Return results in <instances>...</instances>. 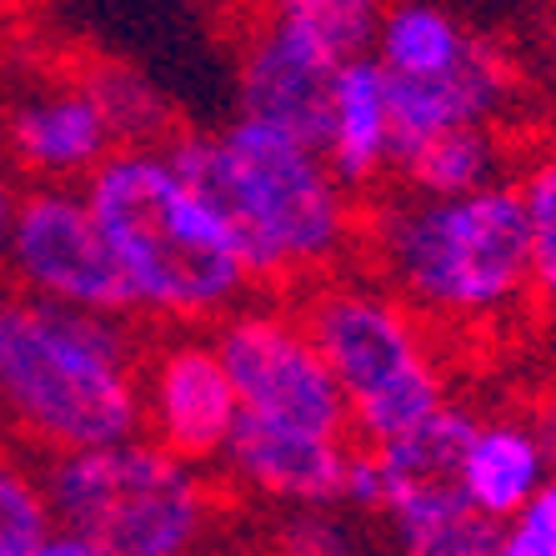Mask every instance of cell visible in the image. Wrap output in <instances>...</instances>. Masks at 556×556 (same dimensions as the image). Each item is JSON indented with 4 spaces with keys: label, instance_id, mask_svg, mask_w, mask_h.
<instances>
[{
    "label": "cell",
    "instance_id": "cell-1",
    "mask_svg": "<svg viewBox=\"0 0 556 556\" xmlns=\"http://www.w3.org/2000/svg\"><path fill=\"white\" fill-rule=\"evenodd\" d=\"M166 151L231 236L256 291H306L356 261L362 195L337 181L321 146L236 111L220 130L166 136Z\"/></svg>",
    "mask_w": 556,
    "mask_h": 556
},
{
    "label": "cell",
    "instance_id": "cell-2",
    "mask_svg": "<svg viewBox=\"0 0 556 556\" xmlns=\"http://www.w3.org/2000/svg\"><path fill=\"white\" fill-rule=\"evenodd\" d=\"M356 256L431 331L492 337L531 311V236L517 181L462 195L391 186L362 206Z\"/></svg>",
    "mask_w": 556,
    "mask_h": 556
},
{
    "label": "cell",
    "instance_id": "cell-3",
    "mask_svg": "<svg viewBox=\"0 0 556 556\" xmlns=\"http://www.w3.org/2000/svg\"><path fill=\"white\" fill-rule=\"evenodd\" d=\"M141 341L130 316L0 286V431L26 452H80L141 431Z\"/></svg>",
    "mask_w": 556,
    "mask_h": 556
},
{
    "label": "cell",
    "instance_id": "cell-4",
    "mask_svg": "<svg viewBox=\"0 0 556 556\" xmlns=\"http://www.w3.org/2000/svg\"><path fill=\"white\" fill-rule=\"evenodd\" d=\"M86 201L130 291V316L151 326H216L247 301V266L231 236L186 186L166 141L116 146L86 176Z\"/></svg>",
    "mask_w": 556,
    "mask_h": 556
},
{
    "label": "cell",
    "instance_id": "cell-5",
    "mask_svg": "<svg viewBox=\"0 0 556 556\" xmlns=\"http://www.w3.org/2000/svg\"><path fill=\"white\" fill-rule=\"evenodd\" d=\"M55 531L40 556H186L216 536L211 466L166 452L146 431L46 456Z\"/></svg>",
    "mask_w": 556,
    "mask_h": 556
},
{
    "label": "cell",
    "instance_id": "cell-6",
    "mask_svg": "<svg viewBox=\"0 0 556 556\" xmlns=\"http://www.w3.org/2000/svg\"><path fill=\"white\" fill-rule=\"evenodd\" d=\"M301 321L337 376L356 446L406 437L452 396L437 331L371 271L341 266L311 281Z\"/></svg>",
    "mask_w": 556,
    "mask_h": 556
},
{
    "label": "cell",
    "instance_id": "cell-7",
    "mask_svg": "<svg viewBox=\"0 0 556 556\" xmlns=\"http://www.w3.org/2000/svg\"><path fill=\"white\" fill-rule=\"evenodd\" d=\"M220 362L231 371L241 416L261 421H286V427L346 431V402L326 356L316 351L301 306H286L276 291L236 301L216 326H211Z\"/></svg>",
    "mask_w": 556,
    "mask_h": 556
},
{
    "label": "cell",
    "instance_id": "cell-8",
    "mask_svg": "<svg viewBox=\"0 0 556 556\" xmlns=\"http://www.w3.org/2000/svg\"><path fill=\"white\" fill-rule=\"evenodd\" d=\"M0 276L21 286V291H30V296L61 301V306L130 316L126 276H121L116 256H111V241H105L91 201H86V186L71 181L21 186Z\"/></svg>",
    "mask_w": 556,
    "mask_h": 556
},
{
    "label": "cell",
    "instance_id": "cell-9",
    "mask_svg": "<svg viewBox=\"0 0 556 556\" xmlns=\"http://www.w3.org/2000/svg\"><path fill=\"white\" fill-rule=\"evenodd\" d=\"M236 421L241 402L211 326H170L166 341L141 351V431L151 441L216 471Z\"/></svg>",
    "mask_w": 556,
    "mask_h": 556
},
{
    "label": "cell",
    "instance_id": "cell-10",
    "mask_svg": "<svg viewBox=\"0 0 556 556\" xmlns=\"http://www.w3.org/2000/svg\"><path fill=\"white\" fill-rule=\"evenodd\" d=\"M351 446L356 441L346 431L286 427V421L241 416L216 471L236 496L271 506V511L341 506V477H346Z\"/></svg>",
    "mask_w": 556,
    "mask_h": 556
},
{
    "label": "cell",
    "instance_id": "cell-11",
    "mask_svg": "<svg viewBox=\"0 0 556 556\" xmlns=\"http://www.w3.org/2000/svg\"><path fill=\"white\" fill-rule=\"evenodd\" d=\"M111 151H116V130L86 76L40 80L15 96L0 116V155L26 181L80 186Z\"/></svg>",
    "mask_w": 556,
    "mask_h": 556
},
{
    "label": "cell",
    "instance_id": "cell-12",
    "mask_svg": "<svg viewBox=\"0 0 556 556\" xmlns=\"http://www.w3.org/2000/svg\"><path fill=\"white\" fill-rule=\"evenodd\" d=\"M387 91H391V111H396V146L446 126H506L511 111L521 105V96H527L517 61L481 30L456 65L416 80L387 76Z\"/></svg>",
    "mask_w": 556,
    "mask_h": 556
},
{
    "label": "cell",
    "instance_id": "cell-13",
    "mask_svg": "<svg viewBox=\"0 0 556 556\" xmlns=\"http://www.w3.org/2000/svg\"><path fill=\"white\" fill-rule=\"evenodd\" d=\"M331 76H337V65L326 55H316L296 36L271 26L266 15H256L241 36V55H236V111L316 146Z\"/></svg>",
    "mask_w": 556,
    "mask_h": 556
},
{
    "label": "cell",
    "instance_id": "cell-14",
    "mask_svg": "<svg viewBox=\"0 0 556 556\" xmlns=\"http://www.w3.org/2000/svg\"><path fill=\"white\" fill-rule=\"evenodd\" d=\"M321 155L351 195H376L396 166V111H391L387 76L371 55H351L337 65L326 91Z\"/></svg>",
    "mask_w": 556,
    "mask_h": 556
},
{
    "label": "cell",
    "instance_id": "cell-15",
    "mask_svg": "<svg viewBox=\"0 0 556 556\" xmlns=\"http://www.w3.org/2000/svg\"><path fill=\"white\" fill-rule=\"evenodd\" d=\"M376 452V446H371ZM381 456V452H376ZM381 506L376 521H387L391 542L412 556H486L496 552V521H486L466 502L456 477H406L391 471L381 456Z\"/></svg>",
    "mask_w": 556,
    "mask_h": 556
},
{
    "label": "cell",
    "instance_id": "cell-16",
    "mask_svg": "<svg viewBox=\"0 0 556 556\" xmlns=\"http://www.w3.org/2000/svg\"><path fill=\"white\" fill-rule=\"evenodd\" d=\"M546 477H552V466H546V446L531 427V416L527 421L521 416H477V427L462 446V462H456V486L481 517L502 527Z\"/></svg>",
    "mask_w": 556,
    "mask_h": 556
},
{
    "label": "cell",
    "instance_id": "cell-17",
    "mask_svg": "<svg viewBox=\"0 0 556 556\" xmlns=\"http://www.w3.org/2000/svg\"><path fill=\"white\" fill-rule=\"evenodd\" d=\"M506 170H511L506 126H446L396 146L391 186H406L421 195H462L477 186L506 181Z\"/></svg>",
    "mask_w": 556,
    "mask_h": 556
},
{
    "label": "cell",
    "instance_id": "cell-18",
    "mask_svg": "<svg viewBox=\"0 0 556 556\" xmlns=\"http://www.w3.org/2000/svg\"><path fill=\"white\" fill-rule=\"evenodd\" d=\"M471 40H477V30L466 26L456 11L437 5V0H387L366 55L391 80H416L456 65Z\"/></svg>",
    "mask_w": 556,
    "mask_h": 556
},
{
    "label": "cell",
    "instance_id": "cell-19",
    "mask_svg": "<svg viewBox=\"0 0 556 556\" xmlns=\"http://www.w3.org/2000/svg\"><path fill=\"white\" fill-rule=\"evenodd\" d=\"M381 11H387V0H261L256 15H266L286 36H296L301 46L341 65L371 51Z\"/></svg>",
    "mask_w": 556,
    "mask_h": 556
},
{
    "label": "cell",
    "instance_id": "cell-20",
    "mask_svg": "<svg viewBox=\"0 0 556 556\" xmlns=\"http://www.w3.org/2000/svg\"><path fill=\"white\" fill-rule=\"evenodd\" d=\"M531 236V306L556 316V141L536 146L517 170Z\"/></svg>",
    "mask_w": 556,
    "mask_h": 556
},
{
    "label": "cell",
    "instance_id": "cell-21",
    "mask_svg": "<svg viewBox=\"0 0 556 556\" xmlns=\"http://www.w3.org/2000/svg\"><path fill=\"white\" fill-rule=\"evenodd\" d=\"M80 76L91 80L96 101H101L105 121L116 130V146H146V141H166L170 130V105L166 96L155 91L151 80L141 71H130V65H91V71H80Z\"/></svg>",
    "mask_w": 556,
    "mask_h": 556
},
{
    "label": "cell",
    "instance_id": "cell-22",
    "mask_svg": "<svg viewBox=\"0 0 556 556\" xmlns=\"http://www.w3.org/2000/svg\"><path fill=\"white\" fill-rule=\"evenodd\" d=\"M55 531L51 496L40 471L0 446V556H40Z\"/></svg>",
    "mask_w": 556,
    "mask_h": 556
},
{
    "label": "cell",
    "instance_id": "cell-23",
    "mask_svg": "<svg viewBox=\"0 0 556 556\" xmlns=\"http://www.w3.org/2000/svg\"><path fill=\"white\" fill-rule=\"evenodd\" d=\"M496 552L506 556H556V477H546L527 502L502 521Z\"/></svg>",
    "mask_w": 556,
    "mask_h": 556
},
{
    "label": "cell",
    "instance_id": "cell-24",
    "mask_svg": "<svg viewBox=\"0 0 556 556\" xmlns=\"http://www.w3.org/2000/svg\"><path fill=\"white\" fill-rule=\"evenodd\" d=\"M281 542L291 552H316V556H337L351 552V521L341 517V506H301V511H281Z\"/></svg>",
    "mask_w": 556,
    "mask_h": 556
},
{
    "label": "cell",
    "instance_id": "cell-25",
    "mask_svg": "<svg viewBox=\"0 0 556 556\" xmlns=\"http://www.w3.org/2000/svg\"><path fill=\"white\" fill-rule=\"evenodd\" d=\"M536 96L556 121V0L542 5V46H536Z\"/></svg>",
    "mask_w": 556,
    "mask_h": 556
},
{
    "label": "cell",
    "instance_id": "cell-26",
    "mask_svg": "<svg viewBox=\"0 0 556 556\" xmlns=\"http://www.w3.org/2000/svg\"><path fill=\"white\" fill-rule=\"evenodd\" d=\"M15 201H21V181H15L11 161H5V155H0V261H5V241H11Z\"/></svg>",
    "mask_w": 556,
    "mask_h": 556
},
{
    "label": "cell",
    "instance_id": "cell-27",
    "mask_svg": "<svg viewBox=\"0 0 556 556\" xmlns=\"http://www.w3.org/2000/svg\"><path fill=\"white\" fill-rule=\"evenodd\" d=\"M531 427H536V437H542L546 466H552V477H556V391H546L542 402H536V412H531Z\"/></svg>",
    "mask_w": 556,
    "mask_h": 556
},
{
    "label": "cell",
    "instance_id": "cell-28",
    "mask_svg": "<svg viewBox=\"0 0 556 556\" xmlns=\"http://www.w3.org/2000/svg\"><path fill=\"white\" fill-rule=\"evenodd\" d=\"M206 5H220V11H241V5H251V0H206Z\"/></svg>",
    "mask_w": 556,
    "mask_h": 556
},
{
    "label": "cell",
    "instance_id": "cell-29",
    "mask_svg": "<svg viewBox=\"0 0 556 556\" xmlns=\"http://www.w3.org/2000/svg\"><path fill=\"white\" fill-rule=\"evenodd\" d=\"M5 11H11V0H0V21H5Z\"/></svg>",
    "mask_w": 556,
    "mask_h": 556
}]
</instances>
